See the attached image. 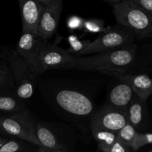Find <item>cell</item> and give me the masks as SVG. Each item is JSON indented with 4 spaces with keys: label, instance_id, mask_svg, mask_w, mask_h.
Here are the masks:
<instances>
[{
    "label": "cell",
    "instance_id": "obj_2",
    "mask_svg": "<svg viewBox=\"0 0 152 152\" xmlns=\"http://www.w3.org/2000/svg\"><path fill=\"white\" fill-rule=\"evenodd\" d=\"M112 7L117 24L133 31L137 41L152 39V16L134 0H121Z\"/></svg>",
    "mask_w": 152,
    "mask_h": 152
},
{
    "label": "cell",
    "instance_id": "obj_31",
    "mask_svg": "<svg viewBox=\"0 0 152 152\" xmlns=\"http://www.w3.org/2000/svg\"><path fill=\"white\" fill-rule=\"evenodd\" d=\"M106 1L107 3H108V4H111V6H114V4H118L119 2H120V1H121V0H111V1H108V0H106Z\"/></svg>",
    "mask_w": 152,
    "mask_h": 152
},
{
    "label": "cell",
    "instance_id": "obj_16",
    "mask_svg": "<svg viewBox=\"0 0 152 152\" xmlns=\"http://www.w3.org/2000/svg\"><path fill=\"white\" fill-rule=\"evenodd\" d=\"M152 72V42L138 46L134 63L130 74H148Z\"/></svg>",
    "mask_w": 152,
    "mask_h": 152
},
{
    "label": "cell",
    "instance_id": "obj_19",
    "mask_svg": "<svg viewBox=\"0 0 152 152\" xmlns=\"http://www.w3.org/2000/svg\"><path fill=\"white\" fill-rule=\"evenodd\" d=\"M39 147L18 138H8L0 148V152H37Z\"/></svg>",
    "mask_w": 152,
    "mask_h": 152
},
{
    "label": "cell",
    "instance_id": "obj_23",
    "mask_svg": "<svg viewBox=\"0 0 152 152\" xmlns=\"http://www.w3.org/2000/svg\"><path fill=\"white\" fill-rule=\"evenodd\" d=\"M98 151L101 152H131L132 150L122 143L117 138V140L111 145H98Z\"/></svg>",
    "mask_w": 152,
    "mask_h": 152
},
{
    "label": "cell",
    "instance_id": "obj_21",
    "mask_svg": "<svg viewBox=\"0 0 152 152\" xmlns=\"http://www.w3.org/2000/svg\"><path fill=\"white\" fill-rule=\"evenodd\" d=\"M137 134L136 129L129 123L117 132V138L122 143L132 148Z\"/></svg>",
    "mask_w": 152,
    "mask_h": 152
},
{
    "label": "cell",
    "instance_id": "obj_32",
    "mask_svg": "<svg viewBox=\"0 0 152 152\" xmlns=\"http://www.w3.org/2000/svg\"><path fill=\"white\" fill-rule=\"evenodd\" d=\"M149 152H152V150H151V151H149Z\"/></svg>",
    "mask_w": 152,
    "mask_h": 152
},
{
    "label": "cell",
    "instance_id": "obj_3",
    "mask_svg": "<svg viewBox=\"0 0 152 152\" xmlns=\"http://www.w3.org/2000/svg\"><path fill=\"white\" fill-rule=\"evenodd\" d=\"M53 105L75 119H90L95 111L93 99L80 89L59 88L52 94Z\"/></svg>",
    "mask_w": 152,
    "mask_h": 152
},
{
    "label": "cell",
    "instance_id": "obj_29",
    "mask_svg": "<svg viewBox=\"0 0 152 152\" xmlns=\"http://www.w3.org/2000/svg\"><path fill=\"white\" fill-rule=\"evenodd\" d=\"M7 50H8V48L0 46V59H5L6 56H7Z\"/></svg>",
    "mask_w": 152,
    "mask_h": 152
},
{
    "label": "cell",
    "instance_id": "obj_30",
    "mask_svg": "<svg viewBox=\"0 0 152 152\" xmlns=\"http://www.w3.org/2000/svg\"><path fill=\"white\" fill-rule=\"evenodd\" d=\"M7 140H8V137H6L0 135V148H1V147L6 142H7Z\"/></svg>",
    "mask_w": 152,
    "mask_h": 152
},
{
    "label": "cell",
    "instance_id": "obj_28",
    "mask_svg": "<svg viewBox=\"0 0 152 152\" xmlns=\"http://www.w3.org/2000/svg\"><path fill=\"white\" fill-rule=\"evenodd\" d=\"M37 152H65L61 150L56 149V148H46V147H39L37 149Z\"/></svg>",
    "mask_w": 152,
    "mask_h": 152
},
{
    "label": "cell",
    "instance_id": "obj_17",
    "mask_svg": "<svg viewBox=\"0 0 152 152\" xmlns=\"http://www.w3.org/2000/svg\"><path fill=\"white\" fill-rule=\"evenodd\" d=\"M25 102L14 92L0 94V113L1 115H10L26 109Z\"/></svg>",
    "mask_w": 152,
    "mask_h": 152
},
{
    "label": "cell",
    "instance_id": "obj_8",
    "mask_svg": "<svg viewBox=\"0 0 152 152\" xmlns=\"http://www.w3.org/2000/svg\"><path fill=\"white\" fill-rule=\"evenodd\" d=\"M76 57L58 45L57 42L53 44L47 42L39 59V70L41 75L49 70H70L74 68Z\"/></svg>",
    "mask_w": 152,
    "mask_h": 152
},
{
    "label": "cell",
    "instance_id": "obj_1",
    "mask_svg": "<svg viewBox=\"0 0 152 152\" xmlns=\"http://www.w3.org/2000/svg\"><path fill=\"white\" fill-rule=\"evenodd\" d=\"M137 48V42H134L121 48L91 56L76 57L74 69L97 72L115 71L129 74L134 63Z\"/></svg>",
    "mask_w": 152,
    "mask_h": 152
},
{
    "label": "cell",
    "instance_id": "obj_6",
    "mask_svg": "<svg viewBox=\"0 0 152 152\" xmlns=\"http://www.w3.org/2000/svg\"><path fill=\"white\" fill-rule=\"evenodd\" d=\"M6 59L14 79L15 94L24 102L29 100L34 96L39 77L33 73L25 60L17 53L16 48H8Z\"/></svg>",
    "mask_w": 152,
    "mask_h": 152
},
{
    "label": "cell",
    "instance_id": "obj_10",
    "mask_svg": "<svg viewBox=\"0 0 152 152\" xmlns=\"http://www.w3.org/2000/svg\"><path fill=\"white\" fill-rule=\"evenodd\" d=\"M91 129H99L117 133L129 123L127 111L104 104L95 110L91 117Z\"/></svg>",
    "mask_w": 152,
    "mask_h": 152
},
{
    "label": "cell",
    "instance_id": "obj_24",
    "mask_svg": "<svg viewBox=\"0 0 152 152\" xmlns=\"http://www.w3.org/2000/svg\"><path fill=\"white\" fill-rule=\"evenodd\" d=\"M152 144V133H138L132 146V151H136L146 145Z\"/></svg>",
    "mask_w": 152,
    "mask_h": 152
},
{
    "label": "cell",
    "instance_id": "obj_11",
    "mask_svg": "<svg viewBox=\"0 0 152 152\" xmlns=\"http://www.w3.org/2000/svg\"><path fill=\"white\" fill-rule=\"evenodd\" d=\"M62 9V0H42V10L37 34L45 41L56 32Z\"/></svg>",
    "mask_w": 152,
    "mask_h": 152
},
{
    "label": "cell",
    "instance_id": "obj_25",
    "mask_svg": "<svg viewBox=\"0 0 152 152\" xmlns=\"http://www.w3.org/2000/svg\"><path fill=\"white\" fill-rule=\"evenodd\" d=\"M83 26L86 31L90 33H104L106 31L103 28V22H101L100 20H96V19L84 22Z\"/></svg>",
    "mask_w": 152,
    "mask_h": 152
},
{
    "label": "cell",
    "instance_id": "obj_14",
    "mask_svg": "<svg viewBox=\"0 0 152 152\" xmlns=\"http://www.w3.org/2000/svg\"><path fill=\"white\" fill-rule=\"evenodd\" d=\"M22 33L37 34L42 10V0H19Z\"/></svg>",
    "mask_w": 152,
    "mask_h": 152
},
{
    "label": "cell",
    "instance_id": "obj_13",
    "mask_svg": "<svg viewBox=\"0 0 152 152\" xmlns=\"http://www.w3.org/2000/svg\"><path fill=\"white\" fill-rule=\"evenodd\" d=\"M99 73L114 77L119 81L124 82L131 86L134 93L141 99L147 101L152 95V78L148 74H127L115 71H100Z\"/></svg>",
    "mask_w": 152,
    "mask_h": 152
},
{
    "label": "cell",
    "instance_id": "obj_4",
    "mask_svg": "<svg viewBox=\"0 0 152 152\" xmlns=\"http://www.w3.org/2000/svg\"><path fill=\"white\" fill-rule=\"evenodd\" d=\"M36 135L41 146L71 152L77 141V133L69 125L37 120Z\"/></svg>",
    "mask_w": 152,
    "mask_h": 152
},
{
    "label": "cell",
    "instance_id": "obj_20",
    "mask_svg": "<svg viewBox=\"0 0 152 152\" xmlns=\"http://www.w3.org/2000/svg\"><path fill=\"white\" fill-rule=\"evenodd\" d=\"M92 135L98 145H111L117 140V133L99 129H91Z\"/></svg>",
    "mask_w": 152,
    "mask_h": 152
},
{
    "label": "cell",
    "instance_id": "obj_9",
    "mask_svg": "<svg viewBox=\"0 0 152 152\" xmlns=\"http://www.w3.org/2000/svg\"><path fill=\"white\" fill-rule=\"evenodd\" d=\"M47 41L38 34L32 32L22 33L17 45L15 48L19 56L25 60L34 74L39 77V59Z\"/></svg>",
    "mask_w": 152,
    "mask_h": 152
},
{
    "label": "cell",
    "instance_id": "obj_27",
    "mask_svg": "<svg viewBox=\"0 0 152 152\" xmlns=\"http://www.w3.org/2000/svg\"><path fill=\"white\" fill-rule=\"evenodd\" d=\"M134 1L152 16V0H134Z\"/></svg>",
    "mask_w": 152,
    "mask_h": 152
},
{
    "label": "cell",
    "instance_id": "obj_22",
    "mask_svg": "<svg viewBox=\"0 0 152 152\" xmlns=\"http://www.w3.org/2000/svg\"><path fill=\"white\" fill-rule=\"evenodd\" d=\"M68 42L71 48L66 50L73 56L77 57L80 53L88 47L91 42L90 40H80L77 37L71 36L68 37Z\"/></svg>",
    "mask_w": 152,
    "mask_h": 152
},
{
    "label": "cell",
    "instance_id": "obj_26",
    "mask_svg": "<svg viewBox=\"0 0 152 152\" xmlns=\"http://www.w3.org/2000/svg\"><path fill=\"white\" fill-rule=\"evenodd\" d=\"M84 25V21L82 19V18L77 16H72L68 18L67 25L70 30H77L80 29L83 27Z\"/></svg>",
    "mask_w": 152,
    "mask_h": 152
},
{
    "label": "cell",
    "instance_id": "obj_18",
    "mask_svg": "<svg viewBox=\"0 0 152 152\" xmlns=\"http://www.w3.org/2000/svg\"><path fill=\"white\" fill-rule=\"evenodd\" d=\"M16 91L14 79L8 62L5 59H0V94L14 92Z\"/></svg>",
    "mask_w": 152,
    "mask_h": 152
},
{
    "label": "cell",
    "instance_id": "obj_7",
    "mask_svg": "<svg viewBox=\"0 0 152 152\" xmlns=\"http://www.w3.org/2000/svg\"><path fill=\"white\" fill-rule=\"evenodd\" d=\"M136 37L133 31L127 27L117 24L106 30L94 41L91 42L88 47L80 53L77 57L91 56L121 48L136 42Z\"/></svg>",
    "mask_w": 152,
    "mask_h": 152
},
{
    "label": "cell",
    "instance_id": "obj_33",
    "mask_svg": "<svg viewBox=\"0 0 152 152\" xmlns=\"http://www.w3.org/2000/svg\"><path fill=\"white\" fill-rule=\"evenodd\" d=\"M97 152H101V151H97Z\"/></svg>",
    "mask_w": 152,
    "mask_h": 152
},
{
    "label": "cell",
    "instance_id": "obj_5",
    "mask_svg": "<svg viewBox=\"0 0 152 152\" xmlns=\"http://www.w3.org/2000/svg\"><path fill=\"white\" fill-rule=\"evenodd\" d=\"M37 120L28 108L10 115H0V135L18 138L41 147L36 135Z\"/></svg>",
    "mask_w": 152,
    "mask_h": 152
},
{
    "label": "cell",
    "instance_id": "obj_12",
    "mask_svg": "<svg viewBox=\"0 0 152 152\" xmlns=\"http://www.w3.org/2000/svg\"><path fill=\"white\" fill-rule=\"evenodd\" d=\"M129 123L138 133L144 134L152 130V118L147 101L135 95L127 109Z\"/></svg>",
    "mask_w": 152,
    "mask_h": 152
},
{
    "label": "cell",
    "instance_id": "obj_15",
    "mask_svg": "<svg viewBox=\"0 0 152 152\" xmlns=\"http://www.w3.org/2000/svg\"><path fill=\"white\" fill-rule=\"evenodd\" d=\"M134 96V93L129 85L119 81L110 90L105 104L112 108L127 111L128 107Z\"/></svg>",
    "mask_w": 152,
    "mask_h": 152
}]
</instances>
